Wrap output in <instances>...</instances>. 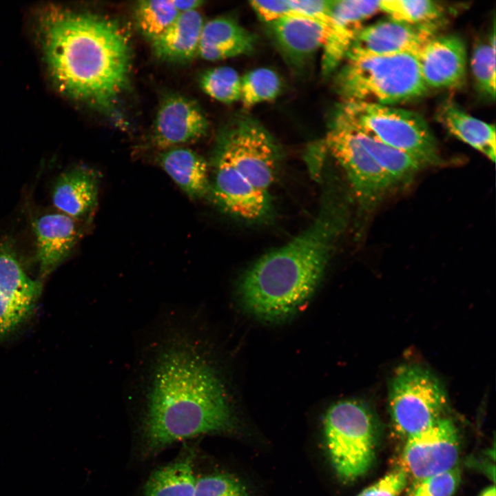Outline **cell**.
I'll list each match as a JSON object with an SVG mask.
<instances>
[{
    "label": "cell",
    "instance_id": "cell-21",
    "mask_svg": "<svg viewBox=\"0 0 496 496\" xmlns=\"http://www.w3.org/2000/svg\"><path fill=\"white\" fill-rule=\"evenodd\" d=\"M204 23L197 10L180 13L169 28L152 41L154 55L161 60L175 63L192 59L198 53Z\"/></svg>",
    "mask_w": 496,
    "mask_h": 496
},
{
    "label": "cell",
    "instance_id": "cell-33",
    "mask_svg": "<svg viewBox=\"0 0 496 496\" xmlns=\"http://www.w3.org/2000/svg\"><path fill=\"white\" fill-rule=\"evenodd\" d=\"M32 309L0 293V337L14 330L28 317Z\"/></svg>",
    "mask_w": 496,
    "mask_h": 496
},
{
    "label": "cell",
    "instance_id": "cell-35",
    "mask_svg": "<svg viewBox=\"0 0 496 496\" xmlns=\"http://www.w3.org/2000/svg\"><path fill=\"white\" fill-rule=\"evenodd\" d=\"M249 4L259 19L266 23L295 14L287 0L251 1Z\"/></svg>",
    "mask_w": 496,
    "mask_h": 496
},
{
    "label": "cell",
    "instance_id": "cell-18",
    "mask_svg": "<svg viewBox=\"0 0 496 496\" xmlns=\"http://www.w3.org/2000/svg\"><path fill=\"white\" fill-rule=\"evenodd\" d=\"M255 35L228 17H217L204 23L197 55L216 61L251 53Z\"/></svg>",
    "mask_w": 496,
    "mask_h": 496
},
{
    "label": "cell",
    "instance_id": "cell-34",
    "mask_svg": "<svg viewBox=\"0 0 496 496\" xmlns=\"http://www.w3.org/2000/svg\"><path fill=\"white\" fill-rule=\"evenodd\" d=\"M407 478L403 468L395 469L358 496H399L407 484Z\"/></svg>",
    "mask_w": 496,
    "mask_h": 496
},
{
    "label": "cell",
    "instance_id": "cell-1",
    "mask_svg": "<svg viewBox=\"0 0 496 496\" xmlns=\"http://www.w3.org/2000/svg\"><path fill=\"white\" fill-rule=\"evenodd\" d=\"M38 30L61 90L104 114L114 113L130 81L132 48L125 28L110 17L50 7L40 14Z\"/></svg>",
    "mask_w": 496,
    "mask_h": 496
},
{
    "label": "cell",
    "instance_id": "cell-8",
    "mask_svg": "<svg viewBox=\"0 0 496 496\" xmlns=\"http://www.w3.org/2000/svg\"><path fill=\"white\" fill-rule=\"evenodd\" d=\"M215 152L225 158L256 189L269 194L280 152L270 134L248 117L237 118L218 137Z\"/></svg>",
    "mask_w": 496,
    "mask_h": 496
},
{
    "label": "cell",
    "instance_id": "cell-32",
    "mask_svg": "<svg viewBox=\"0 0 496 496\" xmlns=\"http://www.w3.org/2000/svg\"><path fill=\"white\" fill-rule=\"evenodd\" d=\"M194 496H252L236 478L225 474L197 478Z\"/></svg>",
    "mask_w": 496,
    "mask_h": 496
},
{
    "label": "cell",
    "instance_id": "cell-20",
    "mask_svg": "<svg viewBox=\"0 0 496 496\" xmlns=\"http://www.w3.org/2000/svg\"><path fill=\"white\" fill-rule=\"evenodd\" d=\"M159 165L191 199L209 194V167L205 158L185 147L165 149L158 156Z\"/></svg>",
    "mask_w": 496,
    "mask_h": 496
},
{
    "label": "cell",
    "instance_id": "cell-5",
    "mask_svg": "<svg viewBox=\"0 0 496 496\" xmlns=\"http://www.w3.org/2000/svg\"><path fill=\"white\" fill-rule=\"evenodd\" d=\"M324 430L332 466L342 482H352L369 471L375 457L378 424L366 403L349 399L333 404Z\"/></svg>",
    "mask_w": 496,
    "mask_h": 496
},
{
    "label": "cell",
    "instance_id": "cell-19",
    "mask_svg": "<svg viewBox=\"0 0 496 496\" xmlns=\"http://www.w3.org/2000/svg\"><path fill=\"white\" fill-rule=\"evenodd\" d=\"M99 178L94 172L79 167L61 174L52 192L53 204L73 219L87 216L97 203Z\"/></svg>",
    "mask_w": 496,
    "mask_h": 496
},
{
    "label": "cell",
    "instance_id": "cell-4",
    "mask_svg": "<svg viewBox=\"0 0 496 496\" xmlns=\"http://www.w3.org/2000/svg\"><path fill=\"white\" fill-rule=\"evenodd\" d=\"M417 54L347 56L335 81L344 101L393 105L426 94Z\"/></svg>",
    "mask_w": 496,
    "mask_h": 496
},
{
    "label": "cell",
    "instance_id": "cell-13",
    "mask_svg": "<svg viewBox=\"0 0 496 496\" xmlns=\"http://www.w3.org/2000/svg\"><path fill=\"white\" fill-rule=\"evenodd\" d=\"M207 130V119L194 100L169 94L162 100L156 112L152 140L156 146L167 149L197 141Z\"/></svg>",
    "mask_w": 496,
    "mask_h": 496
},
{
    "label": "cell",
    "instance_id": "cell-14",
    "mask_svg": "<svg viewBox=\"0 0 496 496\" xmlns=\"http://www.w3.org/2000/svg\"><path fill=\"white\" fill-rule=\"evenodd\" d=\"M379 10V1L336 0L331 8L332 22L322 46V72L329 75L343 61L363 23Z\"/></svg>",
    "mask_w": 496,
    "mask_h": 496
},
{
    "label": "cell",
    "instance_id": "cell-26",
    "mask_svg": "<svg viewBox=\"0 0 496 496\" xmlns=\"http://www.w3.org/2000/svg\"><path fill=\"white\" fill-rule=\"evenodd\" d=\"M179 14L172 0L140 1L135 7L137 27L151 42L162 35Z\"/></svg>",
    "mask_w": 496,
    "mask_h": 496
},
{
    "label": "cell",
    "instance_id": "cell-25",
    "mask_svg": "<svg viewBox=\"0 0 496 496\" xmlns=\"http://www.w3.org/2000/svg\"><path fill=\"white\" fill-rule=\"evenodd\" d=\"M40 291L39 283L26 275L8 248L0 246V293L33 308Z\"/></svg>",
    "mask_w": 496,
    "mask_h": 496
},
{
    "label": "cell",
    "instance_id": "cell-29",
    "mask_svg": "<svg viewBox=\"0 0 496 496\" xmlns=\"http://www.w3.org/2000/svg\"><path fill=\"white\" fill-rule=\"evenodd\" d=\"M199 83L206 94L223 103L230 104L240 99L241 78L231 67L220 66L205 71Z\"/></svg>",
    "mask_w": 496,
    "mask_h": 496
},
{
    "label": "cell",
    "instance_id": "cell-7",
    "mask_svg": "<svg viewBox=\"0 0 496 496\" xmlns=\"http://www.w3.org/2000/svg\"><path fill=\"white\" fill-rule=\"evenodd\" d=\"M388 406L395 430L409 437L446 417L448 397L439 380L424 367L399 366L389 385Z\"/></svg>",
    "mask_w": 496,
    "mask_h": 496
},
{
    "label": "cell",
    "instance_id": "cell-37",
    "mask_svg": "<svg viewBox=\"0 0 496 496\" xmlns=\"http://www.w3.org/2000/svg\"><path fill=\"white\" fill-rule=\"evenodd\" d=\"M480 496H495V488L494 486L486 488Z\"/></svg>",
    "mask_w": 496,
    "mask_h": 496
},
{
    "label": "cell",
    "instance_id": "cell-28",
    "mask_svg": "<svg viewBox=\"0 0 496 496\" xmlns=\"http://www.w3.org/2000/svg\"><path fill=\"white\" fill-rule=\"evenodd\" d=\"M280 89L279 76L273 70L265 68L254 69L241 78L240 101L245 108H249L273 100Z\"/></svg>",
    "mask_w": 496,
    "mask_h": 496
},
{
    "label": "cell",
    "instance_id": "cell-22",
    "mask_svg": "<svg viewBox=\"0 0 496 496\" xmlns=\"http://www.w3.org/2000/svg\"><path fill=\"white\" fill-rule=\"evenodd\" d=\"M438 117L451 134L495 162L496 138L494 125L472 116L451 101L441 106Z\"/></svg>",
    "mask_w": 496,
    "mask_h": 496
},
{
    "label": "cell",
    "instance_id": "cell-24",
    "mask_svg": "<svg viewBox=\"0 0 496 496\" xmlns=\"http://www.w3.org/2000/svg\"><path fill=\"white\" fill-rule=\"evenodd\" d=\"M196 479L192 456L155 471L147 481L145 496H194Z\"/></svg>",
    "mask_w": 496,
    "mask_h": 496
},
{
    "label": "cell",
    "instance_id": "cell-23",
    "mask_svg": "<svg viewBox=\"0 0 496 496\" xmlns=\"http://www.w3.org/2000/svg\"><path fill=\"white\" fill-rule=\"evenodd\" d=\"M338 115L349 126L366 152L390 177L395 187L408 184L423 167L408 154L381 142L349 123L339 113Z\"/></svg>",
    "mask_w": 496,
    "mask_h": 496
},
{
    "label": "cell",
    "instance_id": "cell-17",
    "mask_svg": "<svg viewBox=\"0 0 496 496\" xmlns=\"http://www.w3.org/2000/svg\"><path fill=\"white\" fill-rule=\"evenodd\" d=\"M33 227L40 273L45 277L70 254L77 241L79 231L75 220L61 212L40 216Z\"/></svg>",
    "mask_w": 496,
    "mask_h": 496
},
{
    "label": "cell",
    "instance_id": "cell-30",
    "mask_svg": "<svg viewBox=\"0 0 496 496\" xmlns=\"http://www.w3.org/2000/svg\"><path fill=\"white\" fill-rule=\"evenodd\" d=\"M471 68L479 92L486 97L495 98V32L486 42L476 44L471 58Z\"/></svg>",
    "mask_w": 496,
    "mask_h": 496
},
{
    "label": "cell",
    "instance_id": "cell-2",
    "mask_svg": "<svg viewBox=\"0 0 496 496\" xmlns=\"http://www.w3.org/2000/svg\"><path fill=\"white\" fill-rule=\"evenodd\" d=\"M347 211L338 192L327 191L312 224L243 274L238 293L244 309L269 322L285 320L300 309L320 283L344 228Z\"/></svg>",
    "mask_w": 496,
    "mask_h": 496
},
{
    "label": "cell",
    "instance_id": "cell-10",
    "mask_svg": "<svg viewBox=\"0 0 496 496\" xmlns=\"http://www.w3.org/2000/svg\"><path fill=\"white\" fill-rule=\"evenodd\" d=\"M459 437L453 422L445 417L407 437L402 453L403 469L415 482L457 466Z\"/></svg>",
    "mask_w": 496,
    "mask_h": 496
},
{
    "label": "cell",
    "instance_id": "cell-3",
    "mask_svg": "<svg viewBox=\"0 0 496 496\" xmlns=\"http://www.w3.org/2000/svg\"><path fill=\"white\" fill-rule=\"evenodd\" d=\"M224 386L213 367L187 343L160 355L153 373L144 422L147 452L231 427Z\"/></svg>",
    "mask_w": 496,
    "mask_h": 496
},
{
    "label": "cell",
    "instance_id": "cell-15",
    "mask_svg": "<svg viewBox=\"0 0 496 496\" xmlns=\"http://www.w3.org/2000/svg\"><path fill=\"white\" fill-rule=\"evenodd\" d=\"M420 72L427 87L453 88L466 78V49L458 36H435L416 54Z\"/></svg>",
    "mask_w": 496,
    "mask_h": 496
},
{
    "label": "cell",
    "instance_id": "cell-16",
    "mask_svg": "<svg viewBox=\"0 0 496 496\" xmlns=\"http://www.w3.org/2000/svg\"><path fill=\"white\" fill-rule=\"evenodd\" d=\"M267 25L276 48L294 70H302L322 48L327 28L313 19L289 15Z\"/></svg>",
    "mask_w": 496,
    "mask_h": 496
},
{
    "label": "cell",
    "instance_id": "cell-27",
    "mask_svg": "<svg viewBox=\"0 0 496 496\" xmlns=\"http://www.w3.org/2000/svg\"><path fill=\"white\" fill-rule=\"evenodd\" d=\"M379 10L390 19L414 24L440 21L444 11L442 6L431 0H381Z\"/></svg>",
    "mask_w": 496,
    "mask_h": 496
},
{
    "label": "cell",
    "instance_id": "cell-31",
    "mask_svg": "<svg viewBox=\"0 0 496 496\" xmlns=\"http://www.w3.org/2000/svg\"><path fill=\"white\" fill-rule=\"evenodd\" d=\"M461 479L457 466L415 482L409 496H453Z\"/></svg>",
    "mask_w": 496,
    "mask_h": 496
},
{
    "label": "cell",
    "instance_id": "cell-6",
    "mask_svg": "<svg viewBox=\"0 0 496 496\" xmlns=\"http://www.w3.org/2000/svg\"><path fill=\"white\" fill-rule=\"evenodd\" d=\"M338 113L376 139L408 154L423 167L440 164L435 138L417 113L362 101H344Z\"/></svg>",
    "mask_w": 496,
    "mask_h": 496
},
{
    "label": "cell",
    "instance_id": "cell-11",
    "mask_svg": "<svg viewBox=\"0 0 496 496\" xmlns=\"http://www.w3.org/2000/svg\"><path fill=\"white\" fill-rule=\"evenodd\" d=\"M209 195L225 211L255 221L268 216L271 204L269 193L254 187L223 156L214 152Z\"/></svg>",
    "mask_w": 496,
    "mask_h": 496
},
{
    "label": "cell",
    "instance_id": "cell-12",
    "mask_svg": "<svg viewBox=\"0 0 496 496\" xmlns=\"http://www.w3.org/2000/svg\"><path fill=\"white\" fill-rule=\"evenodd\" d=\"M439 22L441 21L414 24L389 18L363 27L347 56L417 54L428 40L436 36Z\"/></svg>",
    "mask_w": 496,
    "mask_h": 496
},
{
    "label": "cell",
    "instance_id": "cell-9",
    "mask_svg": "<svg viewBox=\"0 0 496 496\" xmlns=\"http://www.w3.org/2000/svg\"><path fill=\"white\" fill-rule=\"evenodd\" d=\"M325 147L343 169L360 207L370 211L395 187L338 115L327 133Z\"/></svg>",
    "mask_w": 496,
    "mask_h": 496
},
{
    "label": "cell",
    "instance_id": "cell-36",
    "mask_svg": "<svg viewBox=\"0 0 496 496\" xmlns=\"http://www.w3.org/2000/svg\"><path fill=\"white\" fill-rule=\"evenodd\" d=\"M172 2L179 13L197 10L204 3L200 0H172Z\"/></svg>",
    "mask_w": 496,
    "mask_h": 496
}]
</instances>
